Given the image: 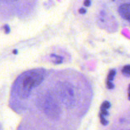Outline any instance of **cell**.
<instances>
[{"instance_id": "15", "label": "cell", "mask_w": 130, "mask_h": 130, "mask_svg": "<svg viewBox=\"0 0 130 130\" xmlns=\"http://www.w3.org/2000/svg\"><path fill=\"white\" fill-rule=\"evenodd\" d=\"M128 98L130 100V85L129 86V88H128Z\"/></svg>"}, {"instance_id": "8", "label": "cell", "mask_w": 130, "mask_h": 130, "mask_svg": "<svg viewBox=\"0 0 130 130\" xmlns=\"http://www.w3.org/2000/svg\"><path fill=\"white\" fill-rule=\"evenodd\" d=\"M110 106H111V104H110V102L108 101H105L102 103V105L101 108L107 110L110 108Z\"/></svg>"}, {"instance_id": "5", "label": "cell", "mask_w": 130, "mask_h": 130, "mask_svg": "<svg viewBox=\"0 0 130 130\" xmlns=\"http://www.w3.org/2000/svg\"><path fill=\"white\" fill-rule=\"evenodd\" d=\"M51 57H52V58H53V62H54L55 64H60L62 62V59H63V58H62L61 56H57V55L55 54H52L51 55Z\"/></svg>"}, {"instance_id": "6", "label": "cell", "mask_w": 130, "mask_h": 130, "mask_svg": "<svg viewBox=\"0 0 130 130\" xmlns=\"http://www.w3.org/2000/svg\"><path fill=\"white\" fill-rule=\"evenodd\" d=\"M116 70L113 69V70H111L109 73V75H108L107 77V80L110 82H112L114 80V77L116 76Z\"/></svg>"}, {"instance_id": "4", "label": "cell", "mask_w": 130, "mask_h": 130, "mask_svg": "<svg viewBox=\"0 0 130 130\" xmlns=\"http://www.w3.org/2000/svg\"><path fill=\"white\" fill-rule=\"evenodd\" d=\"M119 14L122 18L130 22V3H125L119 8Z\"/></svg>"}, {"instance_id": "10", "label": "cell", "mask_w": 130, "mask_h": 130, "mask_svg": "<svg viewBox=\"0 0 130 130\" xmlns=\"http://www.w3.org/2000/svg\"><path fill=\"white\" fill-rule=\"evenodd\" d=\"M4 30H5V33L6 34H8L10 32V28L8 25L6 24V25H4Z\"/></svg>"}, {"instance_id": "11", "label": "cell", "mask_w": 130, "mask_h": 130, "mask_svg": "<svg viewBox=\"0 0 130 130\" xmlns=\"http://www.w3.org/2000/svg\"><path fill=\"white\" fill-rule=\"evenodd\" d=\"M107 87L108 89H112L114 87V85L112 84V82L108 81L107 80Z\"/></svg>"}, {"instance_id": "18", "label": "cell", "mask_w": 130, "mask_h": 130, "mask_svg": "<svg viewBox=\"0 0 130 130\" xmlns=\"http://www.w3.org/2000/svg\"><path fill=\"white\" fill-rule=\"evenodd\" d=\"M129 130H130V129H129Z\"/></svg>"}, {"instance_id": "7", "label": "cell", "mask_w": 130, "mask_h": 130, "mask_svg": "<svg viewBox=\"0 0 130 130\" xmlns=\"http://www.w3.org/2000/svg\"><path fill=\"white\" fill-rule=\"evenodd\" d=\"M122 73L124 75L127 76H130V65H126L123 68Z\"/></svg>"}, {"instance_id": "9", "label": "cell", "mask_w": 130, "mask_h": 130, "mask_svg": "<svg viewBox=\"0 0 130 130\" xmlns=\"http://www.w3.org/2000/svg\"><path fill=\"white\" fill-rule=\"evenodd\" d=\"M100 120H101V122L103 125H107L108 124V121L104 118L103 115H100Z\"/></svg>"}, {"instance_id": "14", "label": "cell", "mask_w": 130, "mask_h": 130, "mask_svg": "<svg viewBox=\"0 0 130 130\" xmlns=\"http://www.w3.org/2000/svg\"><path fill=\"white\" fill-rule=\"evenodd\" d=\"M79 12L81 14H85L86 13V10L85 8H80L79 10Z\"/></svg>"}, {"instance_id": "17", "label": "cell", "mask_w": 130, "mask_h": 130, "mask_svg": "<svg viewBox=\"0 0 130 130\" xmlns=\"http://www.w3.org/2000/svg\"><path fill=\"white\" fill-rule=\"evenodd\" d=\"M9 1H17V0H9Z\"/></svg>"}, {"instance_id": "16", "label": "cell", "mask_w": 130, "mask_h": 130, "mask_svg": "<svg viewBox=\"0 0 130 130\" xmlns=\"http://www.w3.org/2000/svg\"><path fill=\"white\" fill-rule=\"evenodd\" d=\"M13 53L14 54H17L18 53V52H17V50H16V49H15L13 50Z\"/></svg>"}, {"instance_id": "12", "label": "cell", "mask_w": 130, "mask_h": 130, "mask_svg": "<svg viewBox=\"0 0 130 130\" xmlns=\"http://www.w3.org/2000/svg\"><path fill=\"white\" fill-rule=\"evenodd\" d=\"M101 113H102V115H103L108 116L109 115V113L108 112L107 110L103 109V108H101Z\"/></svg>"}, {"instance_id": "2", "label": "cell", "mask_w": 130, "mask_h": 130, "mask_svg": "<svg viewBox=\"0 0 130 130\" xmlns=\"http://www.w3.org/2000/svg\"><path fill=\"white\" fill-rule=\"evenodd\" d=\"M57 93L62 103L69 109L72 108L76 105V94L74 87L69 82L58 83Z\"/></svg>"}, {"instance_id": "13", "label": "cell", "mask_w": 130, "mask_h": 130, "mask_svg": "<svg viewBox=\"0 0 130 130\" xmlns=\"http://www.w3.org/2000/svg\"><path fill=\"white\" fill-rule=\"evenodd\" d=\"M91 0H85V1H84V5L86 7H89L91 5Z\"/></svg>"}, {"instance_id": "1", "label": "cell", "mask_w": 130, "mask_h": 130, "mask_svg": "<svg viewBox=\"0 0 130 130\" xmlns=\"http://www.w3.org/2000/svg\"><path fill=\"white\" fill-rule=\"evenodd\" d=\"M45 71L42 69H36L25 75L18 87V93L22 98H26L30 94L32 89L38 86L44 80Z\"/></svg>"}, {"instance_id": "3", "label": "cell", "mask_w": 130, "mask_h": 130, "mask_svg": "<svg viewBox=\"0 0 130 130\" xmlns=\"http://www.w3.org/2000/svg\"><path fill=\"white\" fill-rule=\"evenodd\" d=\"M41 107L45 114L53 120L59 119L61 108L58 101L52 94L48 93L41 100Z\"/></svg>"}]
</instances>
